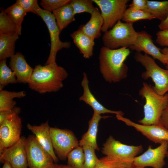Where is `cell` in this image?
I'll use <instances>...</instances> for the list:
<instances>
[{
	"mask_svg": "<svg viewBox=\"0 0 168 168\" xmlns=\"http://www.w3.org/2000/svg\"><path fill=\"white\" fill-rule=\"evenodd\" d=\"M60 32L75 20L74 10L69 3L66 4L53 12Z\"/></svg>",
	"mask_w": 168,
	"mask_h": 168,
	"instance_id": "22",
	"label": "cell"
},
{
	"mask_svg": "<svg viewBox=\"0 0 168 168\" xmlns=\"http://www.w3.org/2000/svg\"><path fill=\"white\" fill-rule=\"evenodd\" d=\"M166 156H167V158L168 159V152H167Z\"/></svg>",
	"mask_w": 168,
	"mask_h": 168,
	"instance_id": "46",
	"label": "cell"
},
{
	"mask_svg": "<svg viewBox=\"0 0 168 168\" xmlns=\"http://www.w3.org/2000/svg\"><path fill=\"white\" fill-rule=\"evenodd\" d=\"M27 128L35 136L40 144L52 157L54 162L57 163L58 158L54 149L51 138L50 127L48 121L39 125H32L29 124L27 125Z\"/></svg>",
	"mask_w": 168,
	"mask_h": 168,
	"instance_id": "16",
	"label": "cell"
},
{
	"mask_svg": "<svg viewBox=\"0 0 168 168\" xmlns=\"http://www.w3.org/2000/svg\"><path fill=\"white\" fill-rule=\"evenodd\" d=\"M0 9V33L11 35L17 33L20 35L18 27L8 16L5 9Z\"/></svg>",
	"mask_w": 168,
	"mask_h": 168,
	"instance_id": "30",
	"label": "cell"
},
{
	"mask_svg": "<svg viewBox=\"0 0 168 168\" xmlns=\"http://www.w3.org/2000/svg\"><path fill=\"white\" fill-rule=\"evenodd\" d=\"M19 35L16 33L9 35L0 33V60L11 58L15 54L16 42Z\"/></svg>",
	"mask_w": 168,
	"mask_h": 168,
	"instance_id": "23",
	"label": "cell"
},
{
	"mask_svg": "<svg viewBox=\"0 0 168 168\" xmlns=\"http://www.w3.org/2000/svg\"><path fill=\"white\" fill-rule=\"evenodd\" d=\"M92 0H72L69 3L74 10L75 15L83 12H87L91 14L95 7L93 5Z\"/></svg>",
	"mask_w": 168,
	"mask_h": 168,
	"instance_id": "32",
	"label": "cell"
},
{
	"mask_svg": "<svg viewBox=\"0 0 168 168\" xmlns=\"http://www.w3.org/2000/svg\"><path fill=\"white\" fill-rule=\"evenodd\" d=\"M108 116H101V115L93 113L91 119L88 122L87 131L83 134L79 141V146L81 147L89 146L95 150H99L97 142V135L99 122L102 118H106Z\"/></svg>",
	"mask_w": 168,
	"mask_h": 168,
	"instance_id": "19",
	"label": "cell"
},
{
	"mask_svg": "<svg viewBox=\"0 0 168 168\" xmlns=\"http://www.w3.org/2000/svg\"><path fill=\"white\" fill-rule=\"evenodd\" d=\"M152 15L161 21L168 15V0L161 1L147 0V4L143 10Z\"/></svg>",
	"mask_w": 168,
	"mask_h": 168,
	"instance_id": "25",
	"label": "cell"
},
{
	"mask_svg": "<svg viewBox=\"0 0 168 168\" xmlns=\"http://www.w3.org/2000/svg\"><path fill=\"white\" fill-rule=\"evenodd\" d=\"M159 124L168 130V101L161 114Z\"/></svg>",
	"mask_w": 168,
	"mask_h": 168,
	"instance_id": "39",
	"label": "cell"
},
{
	"mask_svg": "<svg viewBox=\"0 0 168 168\" xmlns=\"http://www.w3.org/2000/svg\"><path fill=\"white\" fill-rule=\"evenodd\" d=\"M68 74L56 62L35 66L28 83L29 87L40 94L55 92L63 86V81Z\"/></svg>",
	"mask_w": 168,
	"mask_h": 168,
	"instance_id": "2",
	"label": "cell"
},
{
	"mask_svg": "<svg viewBox=\"0 0 168 168\" xmlns=\"http://www.w3.org/2000/svg\"><path fill=\"white\" fill-rule=\"evenodd\" d=\"M48 168H59L58 165L56 164H53Z\"/></svg>",
	"mask_w": 168,
	"mask_h": 168,
	"instance_id": "44",
	"label": "cell"
},
{
	"mask_svg": "<svg viewBox=\"0 0 168 168\" xmlns=\"http://www.w3.org/2000/svg\"><path fill=\"white\" fill-rule=\"evenodd\" d=\"M21 112V108L16 106L9 110L0 111V124L7 119L16 115H19Z\"/></svg>",
	"mask_w": 168,
	"mask_h": 168,
	"instance_id": "36",
	"label": "cell"
},
{
	"mask_svg": "<svg viewBox=\"0 0 168 168\" xmlns=\"http://www.w3.org/2000/svg\"><path fill=\"white\" fill-rule=\"evenodd\" d=\"M129 48L138 53L143 52L145 54L149 55L153 58L158 59L164 65L168 64V61L161 53V49L154 44L152 36L146 31L138 32L136 40Z\"/></svg>",
	"mask_w": 168,
	"mask_h": 168,
	"instance_id": "15",
	"label": "cell"
},
{
	"mask_svg": "<svg viewBox=\"0 0 168 168\" xmlns=\"http://www.w3.org/2000/svg\"><path fill=\"white\" fill-rule=\"evenodd\" d=\"M22 127V121L19 115L7 119L0 124V153L20 140Z\"/></svg>",
	"mask_w": 168,
	"mask_h": 168,
	"instance_id": "11",
	"label": "cell"
},
{
	"mask_svg": "<svg viewBox=\"0 0 168 168\" xmlns=\"http://www.w3.org/2000/svg\"><path fill=\"white\" fill-rule=\"evenodd\" d=\"M156 43L162 46L168 47V30H160L156 33Z\"/></svg>",
	"mask_w": 168,
	"mask_h": 168,
	"instance_id": "37",
	"label": "cell"
},
{
	"mask_svg": "<svg viewBox=\"0 0 168 168\" xmlns=\"http://www.w3.org/2000/svg\"><path fill=\"white\" fill-rule=\"evenodd\" d=\"M5 11L10 18L17 26L21 34L22 23L27 13L16 3L5 9Z\"/></svg>",
	"mask_w": 168,
	"mask_h": 168,
	"instance_id": "27",
	"label": "cell"
},
{
	"mask_svg": "<svg viewBox=\"0 0 168 168\" xmlns=\"http://www.w3.org/2000/svg\"><path fill=\"white\" fill-rule=\"evenodd\" d=\"M70 1L69 0H42L40 5L44 10L51 12L69 3Z\"/></svg>",
	"mask_w": 168,
	"mask_h": 168,
	"instance_id": "34",
	"label": "cell"
},
{
	"mask_svg": "<svg viewBox=\"0 0 168 168\" xmlns=\"http://www.w3.org/2000/svg\"><path fill=\"white\" fill-rule=\"evenodd\" d=\"M155 19L152 15L143 10H134L129 8L126 9L122 20L126 23H132L142 20H151Z\"/></svg>",
	"mask_w": 168,
	"mask_h": 168,
	"instance_id": "31",
	"label": "cell"
},
{
	"mask_svg": "<svg viewBox=\"0 0 168 168\" xmlns=\"http://www.w3.org/2000/svg\"><path fill=\"white\" fill-rule=\"evenodd\" d=\"M103 20L101 13L96 7L91 14L89 20L85 24L81 25L79 29L95 40L101 35Z\"/></svg>",
	"mask_w": 168,
	"mask_h": 168,
	"instance_id": "20",
	"label": "cell"
},
{
	"mask_svg": "<svg viewBox=\"0 0 168 168\" xmlns=\"http://www.w3.org/2000/svg\"><path fill=\"white\" fill-rule=\"evenodd\" d=\"M116 118L128 126L132 127L150 141L160 144L168 143V130L160 124L145 125L136 123L120 114H116Z\"/></svg>",
	"mask_w": 168,
	"mask_h": 168,
	"instance_id": "13",
	"label": "cell"
},
{
	"mask_svg": "<svg viewBox=\"0 0 168 168\" xmlns=\"http://www.w3.org/2000/svg\"><path fill=\"white\" fill-rule=\"evenodd\" d=\"M58 166L59 168H72L68 165H66L60 164L59 165H58Z\"/></svg>",
	"mask_w": 168,
	"mask_h": 168,
	"instance_id": "43",
	"label": "cell"
},
{
	"mask_svg": "<svg viewBox=\"0 0 168 168\" xmlns=\"http://www.w3.org/2000/svg\"><path fill=\"white\" fill-rule=\"evenodd\" d=\"M147 0H133L129 8L134 10H143L147 5Z\"/></svg>",
	"mask_w": 168,
	"mask_h": 168,
	"instance_id": "38",
	"label": "cell"
},
{
	"mask_svg": "<svg viewBox=\"0 0 168 168\" xmlns=\"http://www.w3.org/2000/svg\"><path fill=\"white\" fill-rule=\"evenodd\" d=\"M26 95L24 91H11L0 89V111L12 109L16 106V103L13 99L23 98Z\"/></svg>",
	"mask_w": 168,
	"mask_h": 168,
	"instance_id": "26",
	"label": "cell"
},
{
	"mask_svg": "<svg viewBox=\"0 0 168 168\" xmlns=\"http://www.w3.org/2000/svg\"><path fill=\"white\" fill-rule=\"evenodd\" d=\"M138 36L133 23L119 21L112 28L104 33L102 41L104 46L111 49L119 47L129 48L133 44Z\"/></svg>",
	"mask_w": 168,
	"mask_h": 168,
	"instance_id": "5",
	"label": "cell"
},
{
	"mask_svg": "<svg viewBox=\"0 0 168 168\" xmlns=\"http://www.w3.org/2000/svg\"><path fill=\"white\" fill-rule=\"evenodd\" d=\"M26 149L29 168H48L54 163L52 157L40 144L34 135L26 138Z\"/></svg>",
	"mask_w": 168,
	"mask_h": 168,
	"instance_id": "9",
	"label": "cell"
},
{
	"mask_svg": "<svg viewBox=\"0 0 168 168\" xmlns=\"http://www.w3.org/2000/svg\"><path fill=\"white\" fill-rule=\"evenodd\" d=\"M70 36L84 58L89 59L92 56L95 45L94 40L79 29L72 33Z\"/></svg>",
	"mask_w": 168,
	"mask_h": 168,
	"instance_id": "21",
	"label": "cell"
},
{
	"mask_svg": "<svg viewBox=\"0 0 168 168\" xmlns=\"http://www.w3.org/2000/svg\"><path fill=\"white\" fill-rule=\"evenodd\" d=\"M17 81L15 72L9 68L6 59L0 61V89L8 84H16Z\"/></svg>",
	"mask_w": 168,
	"mask_h": 168,
	"instance_id": "28",
	"label": "cell"
},
{
	"mask_svg": "<svg viewBox=\"0 0 168 168\" xmlns=\"http://www.w3.org/2000/svg\"><path fill=\"white\" fill-rule=\"evenodd\" d=\"M168 143L164 142L157 147L153 148L149 145L147 149L140 156L133 159L135 165L138 168L150 167L163 168L165 165V158L168 151Z\"/></svg>",
	"mask_w": 168,
	"mask_h": 168,
	"instance_id": "12",
	"label": "cell"
},
{
	"mask_svg": "<svg viewBox=\"0 0 168 168\" xmlns=\"http://www.w3.org/2000/svg\"><path fill=\"white\" fill-rule=\"evenodd\" d=\"M161 51L164 56L167 60L168 61V47H165L161 49Z\"/></svg>",
	"mask_w": 168,
	"mask_h": 168,
	"instance_id": "41",
	"label": "cell"
},
{
	"mask_svg": "<svg viewBox=\"0 0 168 168\" xmlns=\"http://www.w3.org/2000/svg\"><path fill=\"white\" fill-rule=\"evenodd\" d=\"M85 155L83 168H95L99 159L97 157L95 150L89 146L82 147Z\"/></svg>",
	"mask_w": 168,
	"mask_h": 168,
	"instance_id": "33",
	"label": "cell"
},
{
	"mask_svg": "<svg viewBox=\"0 0 168 168\" xmlns=\"http://www.w3.org/2000/svg\"><path fill=\"white\" fill-rule=\"evenodd\" d=\"M166 66L167 69L168 70V64L166 65Z\"/></svg>",
	"mask_w": 168,
	"mask_h": 168,
	"instance_id": "45",
	"label": "cell"
},
{
	"mask_svg": "<svg viewBox=\"0 0 168 168\" xmlns=\"http://www.w3.org/2000/svg\"><path fill=\"white\" fill-rule=\"evenodd\" d=\"M83 89V93L79 98L80 101H83L91 107L94 113L100 114L105 113H112L116 114L124 115L121 111H115L105 108L98 101L91 92L89 87V81L86 74L83 73V77L81 82Z\"/></svg>",
	"mask_w": 168,
	"mask_h": 168,
	"instance_id": "18",
	"label": "cell"
},
{
	"mask_svg": "<svg viewBox=\"0 0 168 168\" xmlns=\"http://www.w3.org/2000/svg\"><path fill=\"white\" fill-rule=\"evenodd\" d=\"M133 160L105 156L99 159L95 168H138Z\"/></svg>",
	"mask_w": 168,
	"mask_h": 168,
	"instance_id": "24",
	"label": "cell"
},
{
	"mask_svg": "<svg viewBox=\"0 0 168 168\" xmlns=\"http://www.w3.org/2000/svg\"><path fill=\"white\" fill-rule=\"evenodd\" d=\"M130 53L126 47L111 49L103 46L100 48V70L106 82H117L127 77L128 68L124 62Z\"/></svg>",
	"mask_w": 168,
	"mask_h": 168,
	"instance_id": "1",
	"label": "cell"
},
{
	"mask_svg": "<svg viewBox=\"0 0 168 168\" xmlns=\"http://www.w3.org/2000/svg\"><path fill=\"white\" fill-rule=\"evenodd\" d=\"M9 66L15 73L17 82L28 83L34 69L28 64L21 53L18 52L10 58Z\"/></svg>",
	"mask_w": 168,
	"mask_h": 168,
	"instance_id": "17",
	"label": "cell"
},
{
	"mask_svg": "<svg viewBox=\"0 0 168 168\" xmlns=\"http://www.w3.org/2000/svg\"><path fill=\"white\" fill-rule=\"evenodd\" d=\"M16 3L22 7L27 13L31 12L35 14L36 10L39 7L37 0H17Z\"/></svg>",
	"mask_w": 168,
	"mask_h": 168,
	"instance_id": "35",
	"label": "cell"
},
{
	"mask_svg": "<svg viewBox=\"0 0 168 168\" xmlns=\"http://www.w3.org/2000/svg\"><path fill=\"white\" fill-rule=\"evenodd\" d=\"M134 58L145 67L146 71L142 74L145 80L152 79L155 83L153 88L158 94L164 96L168 91V70L159 66L148 55L137 52Z\"/></svg>",
	"mask_w": 168,
	"mask_h": 168,
	"instance_id": "4",
	"label": "cell"
},
{
	"mask_svg": "<svg viewBox=\"0 0 168 168\" xmlns=\"http://www.w3.org/2000/svg\"><path fill=\"white\" fill-rule=\"evenodd\" d=\"M68 165L72 168H83L85 155L82 147L78 146L67 156Z\"/></svg>",
	"mask_w": 168,
	"mask_h": 168,
	"instance_id": "29",
	"label": "cell"
},
{
	"mask_svg": "<svg viewBox=\"0 0 168 168\" xmlns=\"http://www.w3.org/2000/svg\"><path fill=\"white\" fill-rule=\"evenodd\" d=\"M99 7L103 20L101 31L104 33L121 21L128 0H92Z\"/></svg>",
	"mask_w": 168,
	"mask_h": 168,
	"instance_id": "6",
	"label": "cell"
},
{
	"mask_svg": "<svg viewBox=\"0 0 168 168\" xmlns=\"http://www.w3.org/2000/svg\"><path fill=\"white\" fill-rule=\"evenodd\" d=\"M26 138L21 137L15 144L0 153L1 161H7L13 168H27L26 149Z\"/></svg>",
	"mask_w": 168,
	"mask_h": 168,
	"instance_id": "14",
	"label": "cell"
},
{
	"mask_svg": "<svg viewBox=\"0 0 168 168\" xmlns=\"http://www.w3.org/2000/svg\"><path fill=\"white\" fill-rule=\"evenodd\" d=\"M139 95L145 99L143 118L138 121L145 125H158L163 111L168 101V93L164 96L157 94L152 86L145 82L139 90Z\"/></svg>",
	"mask_w": 168,
	"mask_h": 168,
	"instance_id": "3",
	"label": "cell"
},
{
	"mask_svg": "<svg viewBox=\"0 0 168 168\" xmlns=\"http://www.w3.org/2000/svg\"><path fill=\"white\" fill-rule=\"evenodd\" d=\"M158 27L160 30H168V15L164 20L161 21Z\"/></svg>",
	"mask_w": 168,
	"mask_h": 168,
	"instance_id": "40",
	"label": "cell"
},
{
	"mask_svg": "<svg viewBox=\"0 0 168 168\" xmlns=\"http://www.w3.org/2000/svg\"><path fill=\"white\" fill-rule=\"evenodd\" d=\"M35 14L40 16L44 22L50 35V50L45 65L55 63L58 52L63 48H69L71 46V43L69 41L63 42L60 40L59 35L61 32L52 13L41 8L39 6L36 10Z\"/></svg>",
	"mask_w": 168,
	"mask_h": 168,
	"instance_id": "7",
	"label": "cell"
},
{
	"mask_svg": "<svg viewBox=\"0 0 168 168\" xmlns=\"http://www.w3.org/2000/svg\"><path fill=\"white\" fill-rule=\"evenodd\" d=\"M50 133L54 151L61 160H65L68 153L79 146V141L70 130L50 127Z\"/></svg>",
	"mask_w": 168,
	"mask_h": 168,
	"instance_id": "8",
	"label": "cell"
},
{
	"mask_svg": "<svg viewBox=\"0 0 168 168\" xmlns=\"http://www.w3.org/2000/svg\"><path fill=\"white\" fill-rule=\"evenodd\" d=\"M2 168H13L8 162L4 161Z\"/></svg>",
	"mask_w": 168,
	"mask_h": 168,
	"instance_id": "42",
	"label": "cell"
},
{
	"mask_svg": "<svg viewBox=\"0 0 168 168\" xmlns=\"http://www.w3.org/2000/svg\"><path fill=\"white\" fill-rule=\"evenodd\" d=\"M143 150L141 145H129L122 143L110 136L103 144L102 153L105 156L122 159L133 160Z\"/></svg>",
	"mask_w": 168,
	"mask_h": 168,
	"instance_id": "10",
	"label": "cell"
}]
</instances>
